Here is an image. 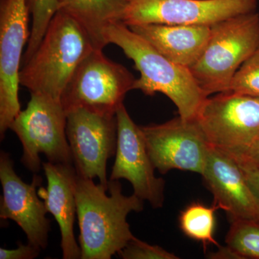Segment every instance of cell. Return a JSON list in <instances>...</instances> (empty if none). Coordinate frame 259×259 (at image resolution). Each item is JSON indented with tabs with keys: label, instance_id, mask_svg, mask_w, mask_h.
<instances>
[{
	"label": "cell",
	"instance_id": "8fae6325",
	"mask_svg": "<svg viewBox=\"0 0 259 259\" xmlns=\"http://www.w3.org/2000/svg\"><path fill=\"white\" fill-rule=\"evenodd\" d=\"M256 8L257 0H129L123 23L211 26Z\"/></svg>",
	"mask_w": 259,
	"mask_h": 259
},
{
	"label": "cell",
	"instance_id": "8992f818",
	"mask_svg": "<svg viewBox=\"0 0 259 259\" xmlns=\"http://www.w3.org/2000/svg\"><path fill=\"white\" fill-rule=\"evenodd\" d=\"M136 78L125 66L95 49L76 68L61 97L66 114L78 108L116 115Z\"/></svg>",
	"mask_w": 259,
	"mask_h": 259
},
{
	"label": "cell",
	"instance_id": "5bb4252c",
	"mask_svg": "<svg viewBox=\"0 0 259 259\" xmlns=\"http://www.w3.org/2000/svg\"><path fill=\"white\" fill-rule=\"evenodd\" d=\"M202 176L214 197L213 204L224 210L230 221H258L256 200L244 172L234 158L209 146Z\"/></svg>",
	"mask_w": 259,
	"mask_h": 259
},
{
	"label": "cell",
	"instance_id": "5b68a950",
	"mask_svg": "<svg viewBox=\"0 0 259 259\" xmlns=\"http://www.w3.org/2000/svg\"><path fill=\"white\" fill-rule=\"evenodd\" d=\"M25 110L20 111L10 125L23 148L22 163L33 173L41 168L40 154L49 162L72 164L66 136L67 114L61 101L41 94H30Z\"/></svg>",
	"mask_w": 259,
	"mask_h": 259
},
{
	"label": "cell",
	"instance_id": "d6986e66",
	"mask_svg": "<svg viewBox=\"0 0 259 259\" xmlns=\"http://www.w3.org/2000/svg\"><path fill=\"white\" fill-rule=\"evenodd\" d=\"M226 243L241 258L259 259V222L245 219L231 221Z\"/></svg>",
	"mask_w": 259,
	"mask_h": 259
},
{
	"label": "cell",
	"instance_id": "9a60e30c",
	"mask_svg": "<svg viewBox=\"0 0 259 259\" xmlns=\"http://www.w3.org/2000/svg\"><path fill=\"white\" fill-rule=\"evenodd\" d=\"M47 180V188L39 187L47 212L53 214L61 231L63 258H81L80 245L75 238L74 224L76 213V185L77 173L72 164L44 162L42 164Z\"/></svg>",
	"mask_w": 259,
	"mask_h": 259
},
{
	"label": "cell",
	"instance_id": "4fadbf2b",
	"mask_svg": "<svg viewBox=\"0 0 259 259\" xmlns=\"http://www.w3.org/2000/svg\"><path fill=\"white\" fill-rule=\"evenodd\" d=\"M0 181L3 191L0 218L15 221L25 233L28 243L45 249L51 227L46 217L48 212L45 203L37 193L41 187V177L35 175L31 183H25L15 172L14 162L9 153L1 151Z\"/></svg>",
	"mask_w": 259,
	"mask_h": 259
},
{
	"label": "cell",
	"instance_id": "7a4b0ae2",
	"mask_svg": "<svg viewBox=\"0 0 259 259\" xmlns=\"http://www.w3.org/2000/svg\"><path fill=\"white\" fill-rule=\"evenodd\" d=\"M106 40L107 44L120 48L134 61L141 74L135 81L134 90L148 96L163 94L175 104L180 117L195 120L208 97L199 88L190 69L168 60L124 23L115 24L107 29Z\"/></svg>",
	"mask_w": 259,
	"mask_h": 259
},
{
	"label": "cell",
	"instance_id": "6da1fadb",
	"mask_svg": "<svg viewBox=\"0 0 259 259\" xmlns=\"http://www.w3.org/2000/svg\"><path fill=\"white\" fill-rule=\"evenodd\" d=\"M76 200L81 258L110 259L136 238L127 216L141 212L144 200L135 194H122L119 180H109L105 186L78 175Z\"/></svg>",
	"mask_w": 259,
	"mask_h": 259
},
{
	"label": "cell",
	"instance_id": "3957f363",
	"mask_svg": "<svg viewBox=\"0 0 259 259\" xmlns=\"http://www.w3.org/2000/svg\"><path fill=\"white\" fill-rule=\"evenodd\" d=\"M95 49L84 29L70 15L58 10L37 50L22 66L20 84L30 94L60 101L76 68Z\"/></svg>",
	"mask_w": 259,
	"mask_h": 259
},
{
	"label": "cell",
	"instance_id": "30bf717a",
	"mask_svg": "<svg viewBox=\"0 0 259 259\" xmlns=\"http://www.w3.org/2000/svg\"><path fill=\"white\" fill-rule=\"evenodd\" d=\"M141 128L153 166L162 175L174 169L203 174L210 144L197 120L179 117Z\"/></svg>",
	"mask_w": 259,
	"mask_h": 259
},
{
	"label": "cell",
	"instance_id": "44dd1931",
	"mask_svg": "<svg viewBox=\"0 0 259 259\" xmlns=\"http://www.w3.org/2000/svg\"><path fill=\"white\" fill-rule=\"evenodd\" d=\"M228 92L259 97V46L236 71Z\"/></svg>",
	"mask_w": 259,
	"mask_h": 259
},
{
	"label": "cell",
	"instance_id": "e0dca14e",
	"mask_svg": "<svg viewBox=\"0 0 259 259\" xmlns=\"http://www.w3.org/2000/svg\"><path fill=\"white\" fill-rule=\"evenodd\" d=\"M129 0H58V10L74 19L88 34L95 49L108 45L107 29L125 20Z\"/></svg>",
	"mask_w": 259,
	"mask_h": 259
},
{
	"label": "cell",
	"instance_id": "ba28073f",
	"mask_svg": "<svg viewBox=\"0 0 259 259\" xmlns=\"http://www.w3.org/2000/svg\"><path fill=\"white\" fill-rule=\"evenodd\" d=\"M29 12L27 0L0 1V136L20 110L19 101L20 65L24 47L28 45Z\"/></svg>",
	"mask_w": 259,
	"mask_h": 259
},
{
	"label": "cell",
	"instance_id": "277c9868",
	"mask_svg": "<svg viewBox=\"0 0 259 259\" xmlns=\"http://www.w3.org/2000/svg\"><path fill=\"white\" fill-rule=\"evenodd\" d=\"M258 46V13L226 19L211 25L207 47L191 73L207 97L226 93L236 71Z\"/></svg>",
	"mask_w": 259,
	"mask_h": 259
},
{
	"label": "cell",
	"instance_id": "484cf974",
	"mask_svg": "<svg viewBox=\"0 0 259 259\" xmlns=\"http://www.w3.org/2000/svg\"><path fill=\"white\" fill-rule=\"evenodd\" d=\"M218 248H219L218 251L209 255V258L241 259V257L238 253H236L234 250H232L227 245L226 247H222L220 245Z\"/></svg>",
	"mask_w": 259,
	"mask_h": 259
},
{
	"label": "cell",
	"instance_id": "ffe728a7",
	"mask_svg": "<svg viewBox=\"0 0 259 259\" xmlns=\"http://www.w3.org/2000/svg\"><path fill=\"white\" fill-rule=\"evenodd\" d=\"M32 27L30 38L22 62L25 64L40 45L49 23L58 11V0H27Z\"/></svg>",
	"mask_w": 259,
	"mask_h": 259
},
{
	"label": "cell",
	"instance_id": "7c38bea8",
	"mask_svg": "<svg viewBox=\"0 0 259 259\" xmlns=\"http://www.w3.org/2000/svg\"><path fill=\"white\" fill-rule=\"evenodd\" d=\"M116 117L117 149L110 180L125 179L140 199L147 200L153 208L163 207L165 181L155 175L156 168L148 155L141 126L135 123L124 105L117 110Z\"/></svg>",
	"mask_w": 259,
	"mask_h": 259
},
{
	"label": "cell",
	"instance_id": "cb8c5ba5",
	"mask_svg": "<svg viewBox=\"0 0 259 259\" xmlns=\"http://www.w3.org/2000/svg\"><path fill=\"white\" fill-rule=\"evenodd\" d=\"M236 160L242 167L259 168V137L242 156Z\"/></svg>",
	"mask_w": 259,
	"mask_h": 259
},
{
	"label": "cell",
	"instance_id": "9c48e42d",
	"mask_svg": "<svg viewBox=\"0 0 259 259\" xmlns=\"http://www.w3.org/2000/svg\"><path fill=\"white\" fill-rule=\"evenodd\" d=\"M66 136L76 173L83 178H98L108 186L107 161L115 154L117 142L116 115L78 108L67 113Z\"/></svg>",
	"mask_w": 259,
	"mask_h": 259
},
{
	"label": "cell",
	"instance_id": "ac0fdd59",
	"mask_svg": "<svg viewBox=\"0 0 259 259\" xmlns=\"http://www.w3.org/2000/svg\"><path fill=\"white\" fill-rule=\"evenodd\" d=\"M218 209H219L214 204L212 207L199 202L190 204L181 212L179 218L181 230L191 239L202 242L204 248L209 243L219 247V243L214 238V213Z\"/></svg>",
	"mask_w": 259,
	"mask_h": 259
},
{
	"label": "cell",
	"instance_id": "52a82bcc",
	"mask_svg": "<svg viewBox=\"0 0 259 259\" xmlns=\"http://www.w3.org/2000/svg\"><path fill=\"white\" fill-rule=\"evenodd\" d=\"M195 120L210 146L237 159L259 137V97L218 93L206 99Z\"/></svg>",
	"mask_w": 259,
	"mask_h": 259
},
{
	"label": "cell",
	"instance_id": "d4e9b609",
	"mask_svg": "<svg viewBox=\"0 0 259 259\" xmlns=\"http://www.w3.org/2000/svg\"><path fill=\"white\" fill-rule=\"evenodd\" d=\"M241 167L243 172H244L245 179H246L247 182L249 185L250 190L254 195L257 205H258L259 212V168ZM257 221L259 222V213L258 219Z\"/></svg>",
	"mask_w": 259,
	"mask_h": 259
},
{
	"label": "cell",
	"instance_id": "2e32d148",
	"mask_svg": "<svg viewBox=\"0 0 259 259\" xmlns=\"http://www.w3.org/2000/svg\"><path fill=\"white\" fill-rule=\"evenodd\" d=\"M129 28L168 60L188 69L202 55L210 36L207 25L146 24Z\"/></svg>",
	"mask_w": 259,
	"mask_h": 259
},
{
	"label": "cell",
	"instance_id": "7402d4cb",
	"mask_svg": "<svg viewBox=\"0 0 259 259\" xmlns=\"http://www.w3.org/2000/svg\"><path fill=\"white\" fill-rule=\"evenodd\" d=\"M123 259H179L180 257L163 249L159 245H152L140 241L137 238L131 240L117 253Z\"/></svg>",
	"mask_w": 259,
	"mask_h": 259
},
{
	"label": "cell",
	"instance_id": "603a6c76",
	"mask_svg": "<svg viewBox=\"0 0 259 259\" xmlns=\"http://www.w3.org/2000/svg\"><path fill=\"white\" fill-rule=\"evenodd\" d=\"M40 249L30 243L24 245L19 243L15 249L0 248V258L1 259H33L38 257Z\"/></svg>",
	"mask_w": 259,
	"mask_h": 259
}]
</instances>
